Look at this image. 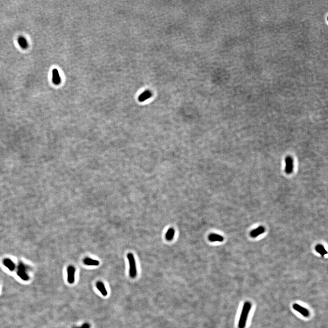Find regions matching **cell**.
<instances>
[{
    "label": "cell",
    "instance_id": "obj_8",
    "mask_svg": "<svg viewBox=\"0 0 328 328\" xmlns=\"http://www.w3.org/2000/svg\"><path fill=\"white\" fill-rule=\"evenodd\" d=\"M53 82L55 85H59L61 83V78L59 73L57 69L53 70Z\"/></svg>",
    "mask_w": 328,
    "mask_h": 328
},
{
    "label": "cell",
    "instance_id": "obj_17",
    "mask_svg": "<svg viewBox=\"0 0 328 328\" xmlns=\"http://www.w3.org/2000/svg\"><path fill=\"white\" fill-rule=\"evenodd\" d=\"M91 325L88 323H85L80 326L79 327H74L73 328H90Z\"/></svg>",
    "mask_w": 328,
    "mask_h": 328
},
{
    "label": "cell",
    "instance_id": "obj_5",
    "mask_svg": "<svg viewBox=\"0 0 328 328\" xmlns=\"http://www.w3.org/2000/svg\"><path fill=\"white\" fill-rule=\"evenodd\" d=\"M293 309L295 310L296 311L300 313L303 316L307 317L309 316V312L308 311V309L302 307V306L298 305L297 303H295L293 305Z\"/></svg>",
    "mask_w": 328,
    "mask_h": 328
},
{
    "label": "cell",
    "instance_id": "obj_12",
    "mask_svg": "<svg viewBox=\"0 0 328 328\" xmlns=\"http://www.w3.org/2000/svg\"><path fill=\"white\" fill-rule=\"evenodd\" d=\"M208 239L210 242H222L224 240V237L218 234H211L209 236Z\"/></svg>",
    "mask_w": 328,
    "mask_h": 328
},
{
    "label": "cell",
    "instance_id": "obj_13",
    "mask_svg": "<svg viewBox=\"0 0 328 328\" xmlns=\"http://www.w3.org/2000/svg\"><path fill=\"white\" fill-rule=\"evenodd\" d=\"M84 263L86 265L97 266L100 264V262L98 260L93 259L91 258H86L84 260Z\"/></svg>",
    "mask_w": 328,
    "mask_h": 328
},
{
    "label": "cell",
    "instance_id": "obj_1",
    "mask_svg": "<svg viewBox=\"0 0 328 328\" xmlns=\"http://www.w3.org/2000/svg\"><path fill=\"white\" fill-rule=\"evenodd\" d=\"M251 307H252L251 304L249 302H246L244 303L239 320V328H245V327L248 316L251 309Z\"/></svg>",
    "mask_w": 328,
    "mask_h": 328
},
{
    "label": "cell",
    "instance_id": "obj_16",
    "mask_svg": "<svg viewBox=\"0 0 328 328\" xmlns=\"http://www.w3.org/2000/svg\"><path fill=\"white\" fill-rule=\"evenodd\" d=\"M175 234V230L172 228H170L168 229L166 233V238L168 241H171L173 238Z\"/></svg>",
    "mask_w": 328,
    "mask_h": 328
},
{
    "label": "cell",
    "instance_id": "obj_14",
    "mask_svg": "<svg viewBox=\"0 0 328 328\" xmlns=\"http://www.w3.org/2000/svg\"><path fill=\"white\" fill-rule=\"evenodd\" d=\"M18 44L20 45L21 48H23V49H26L28 47V43L27 41V40L25 37H18Z\"/></svg>",
    "mask_w": 328,
    "mask_h": 328
},
{
    "label": "cell",
    "instance_id": "obj_15",
    "mask_svg": "<svg viewBox=\"0 0 328 328\" xmlns=\"http://www.w3.org/2000/svg\"><path fill=\"white\" fill-rule=\"evenodd\" d=\"M316 251L318 252V253L322 256H324L325 255L327 254V252L325 249L324 248L323 246L321 245H318L316 246L315 247Z\"/></svg>",
    "mask_w": 328,
    "mask_h": 328
},
{
    "label": "cell",
    "instance_id": "obj_6",
    "mask_svg": "<svg viewBox=\"0 0 328 328\" xmlns=\"http://www.w3.org/2000/svg\"><path fill=\"white\" fill-rule=\"evenodd\" d=\"M285 162V172L287 174L291 173L293 170V160L290 156H288L286 159Z\"/></svg>",
    "mask_w": 328,
    "mask_h": 328
},
{
    "label": "cell",
    "instance_id": "obj_3",
    "mask_svg": "<svg viewBox=\"0 0 328 328\" xmlns=\"http://www.w3.org/2000/svg\"><path fill=\"white\" fill-rule=\"evenodd\" d=\"M17 275L23 280L27 281L28 280L29 277L27 273V269L25 265L23 263H20L17 267Z\"/></svg>",
    "mask_w": 328,
    "mask_h": 328
},
{
    "label": "cell",
    "instance_id": "obj_4",
    "mask_svg": "<svg viewBox=\"0 0 328 328\" xmlns=\"http://www.w3.org/2000/svg\"><path fill=\"white\" fill-rule=\"evenodd\" d=\"M75 268L73 266H69L67 269V282L71 285L75 281Z\"/></svg>",
    "mask_w": 328,
    "mask_h": 328
},
{
    "label": "cell",
    "instance_id": "obj_9",
    "mask_svg": "<svg viewBox=\"0 0 328 328\" xmlns=\"http://www.w3.org/2000/svg\"><path fill=\"white\" fill-rule=\"evenodd\" d=\"M96 287L100 291L104 296H106L108 295L107 290L105 288L104 284L101 282H98L96 283Z\"/></svg>",
    "mask_w": 328,
    "mask_h": 328
},
{
    "label": "cell",
    "instance_id": "obj_7",
    "mask_svg": "<svg viewBox=\"0 0 328 328\" xmlns=\"http://www.w3.org/2000/svg\"><path fill=\"white\" fill-rule=\"evenodd\" d=\"M265 230V229L263 226H259L251 231L250 232V235L253 237H257L259 235H260L261 234L264 233Z\"/></svg>",
    "mask_w": 328,
    "mask_h": 328
},
{
    "label": "cell",
    "instance_id": "obj_11",
    "mask_svg": "<svg viewBox=\"0 0 328 328\" xmlns=\"http://www.w3.org/2000/svg\"><path fill=\"white\" fill-rule=\"evenodd\" d=\"M152 96V93L149 90H146L141 94L138 98L140 102H142L150 98Z\"/></svg>",
    "mask_w": 328,
    "mask_h": 328
},
{
    "label": "cell",
    "instance_id": "obj_2",
    "mask_svg": "<svg viewBox=\"0 0 328 328\" xmlns=\"http://www.w3.org/2000/svg\"><path fill=\"white\" fill-rule=\"evenodd\" d=\"M127 258L129 260V265H130V271H129L130 276L132 279H134L136 278L137 273L136 260L134 259L133 254L131 253H129L127 254Z\"/></svg>",
    "mask_w": 328,
    "mask_h": 328
},
{
    "label": "cell",
    "instance_id": "obj_10",
    "mask_svg": "<svg viewBox=\"0 0 328 328\" xmlns=\"http://www.w3.org/2000/svg\"><path fill=\"white\" fill-rule=\"evenodd\" d=\"M4 265L8 268L9 270L10 271H13L15 269V264L14 263L12 260H11L9 259H4L3 261Z\"/></svg>",
    "mask_w": 328,
    "mask_h": 328
}]
</instances>
